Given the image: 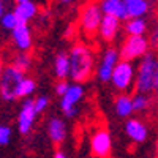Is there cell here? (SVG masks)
<instances>
[{
  "mask_svg": "<svg viewBox=\"0 0 158 158\" xmlns=\"http://www.w3.org/2000/svg\"><path fill=\"white\" fill-rule=\"evenodd\" d=\"M67 89H68V84L65 82L63 79H62V82H59L57 87H56V90H57V94H59V95H63L65 92H67Z\"/></svg>",
  "mask_w": 158,
  "mask_h": 158,
  "instance_id": "27",
  "label": "cell"
},
{
  "mask_svg": "<svg viewBox=\"0 0 158 158\" xmlns=\"http://www.w3.org/2000/svg\"><path fill=\"white\" fill-rule=\"evenodd\" d=\"M13 67H15L16 70H19V71H22V73H25V71L30 68V57H29L27 54H21V56H18Z\"/></svg>",
  "mask_w": 158,
  "mask_h": 158,
  "instance_id": "23",
  "label": "cell"
},
{
  "mask_svg": "<svg viewBox=\"0 0 158 158\" xmlns=\"http://www.w3.org/2000/svg\"><path fill=\"white\" fill-rule=\"evenodd\" d=\"M158 87V63L155 56L146 54L139 65L138 79H136V90L139 94L147 95L152 90H156Z\"/></svg>",
  "mask_w": 158,
  "mask_h": 158,
  "instance_id": "2",
  "label": "cell"
},
{
  "mask_svg": "<svg viewBox=\"0 0 158 158\" xmlns=\"http://www.w3.org/2000/svg\"><path fill=\"white\" fill-rule=\"evenodd\" d=\"M115 112L120 117H130L133 114V103L128 95H120L115 100Z\"/></svg>",
  "mask_w": 158,
  "mask_h": 158,
  "instance_id": "18",
  "label": "cell"
},
{
  "mask_svg": "<svg viewBox=\"0 0 158 158\" xmlns=\"http://www.w3.org/2000/svg\"><path fill=\"white\" fill-rule=\"evenodd\" d=\"M35 115H36V111H35V106H33V100H27L22 104V109L19 112V120H18L19 131L22 135H27L32 130Z\"/></svg>",
  "mask_w": 158,
  "mask_h": 158,
  "instance_id": "10",
  "label": "cell"
},
{
  "mask_svg": "<svg viewBox=\"0 0 158 158\" xmlns=\"http://www.w3.org/2000/svg\"><path fill=\"white\" fill-rule=\"evenodd\" d=\"M33 92H35V82L29 77H24L21 85H19V90H18V98L19 97H29Z\"/></svg>",
  "mask_w": 158,
  "mask_h": 158,
  "instance_id": "21",
  "label": "cell"
},
{
  "mask_svg": "<svg viewBox=\"0 0 158 158\" xmlns=\"http://www.w3.org/2000/svg\"><path fill=\"white\" fill-rule=\"evenodd\" d=\"M16 2H18V3H21V2H27V0H16Z\"/></svg>",
  "mask_w": 158,
  "mask_h": 158,
  "instance_id": "31",
  "label": "cell"
},
{
  "mask_svg": "<svg viewBox=\"0 0 158 158\" xmlns=\"http://www.w3.org/2000/svg\"><path fill=\"white\" fill-rule=\"evenodd\" d=\"M90 149L97 158H108L111 155V149H112V141H111V135L108 130L104 128H98L90 139Z\"/></svg>",
  "mask_w": 158,
  "mask_h": 158,
  "instance_id": "7",
  "label": "cell"
},
{
  "mask_svg": "<svg viewBox=\"0 0 158 158\" xmlns=\"http://www.w3.org/2000/svg\"><path fill=\"white\" fill-rule=\"evenodd\" d=\"M133 65L128 60H118L115 63V67L112 70V74H111V79L114 85L118 89V90H128L130 85L133 84Z\"/></svg>",
  "mask_w": 158,
  "mask_h": 158,
  "instance_id": "6",
  "label": "cell"
},
{
  "mask_svg": "<svg viewBox=\"0 0 158 158\" xmlns=\"http://www.w3.org/2000/svg\"><path fill=\"white\" fill-rule=\"evenodd\" d=\"M149 51V41L144 35H130L118 52V59L131 62L133 59L146 56Z\"/></svg>",
  "mask_w": 158,
  "mask_h": 158,
  "instance_id": "5",
  "label": "cell"
},
{
  "mask_svg": "<svg viewBox=\"0 0 158 158\" xmlns=\"http://www.w3.org/2000/svg\"><path fill=\"white\" fill-rule=\"evenodd\" d=\"M125 10H127V18H142L149 11V3L147 0H127L125 2Z\"/></svg>",
  "mask_w": 158,
  "mask_h": 158,
  "instance_id": "16",
  "label": "cell"
},
{
  "mask_svg": "<svg viewBox=\"0 0 158 158\" xmlns=\"http://www.w3.org/2000/svg\"><path fill=\"white\" fill-rule=\"evenodd\" d=\"M48 104H49V100H48L46 97H40V98L33 100V106H35L36 114H38V112H43V111L48 108Z\"/></svg>",
  "mask_w": 158,
  "mask_h": 158,
  "instance_id": "25",
  "label": "cell"
},
{
  "mask_svg": "<svg viewBox=\"0 0 158 158\" xmlns=\"http://www.w3.org/2000/svg\"><path fill=\"white\" fill-rule=\"evenodd\" d=\"M48 131H49V138L54 144H62L65 136H67V127H65V122L60 120V118L54 117L51 118V122L48 125Z\"/></svg>",
  "mask_w": 158,
  "mask_h": 158,
  "instance_id": "15",
  "label": "cell"
},
{
  "mask_svg": "<svg viewBox=\"0 0 158 158\" xmlns=\"http://www.w3.org/2000/svg\"><path fill=\"white\" fill-rule=\"evenodd\" d=\"M103 15L114 16L118 21L120 19H128L127 18V10H125V2L123 0H103L100 5Z\"/></svg>",
  "mask_w": 158,
  "mask_h": 158,
  "instance_id": "14",
  "label": "cell"
},
{
  "mask_svg": "<svg viewBox=\"0 0 158 158\" xmlns=\"http://www.w3.org/2000/svg\"><path fill=\"white\" fill-rule=\"evenodd\" d=\"M103 18V11L98 3H87L81 11V29L87 38H94L98 33V27Z\"/></svg>",
  "mask_w": 158,
  "mask_h": 158,
  "instance_id": "4",
  "label": "cell"
},
{
  "mask_svg": "<svg viewBox=\"0 0 158 158\" xmlns=\"http://www.w3.org/2000/svg\"><path fill=\"white\" fill-rule=\"evenodd\" d=\"M146 29H147V24L141 18H135V19L128 21V24H127V32L130 35H144Z\"/></svg>",
  "mask_w": 158,
  "mask_h": 158,
  "instance_id": "20",
  "label": "cell"
},
{
  "mask_svg": "<svg viewBox=\"0 0 158 158\" xmlns=\"http://www.w3.org/2000/svg\"><path fill=\"white\" fill-rule=\"evenodd\" d=\"M123 2H127V0H123Z\"/></svg>",
  "mask_w": 158,
  "mask_h": 158,
  "instance_id": "33",
  "label": "cell"
},
{
  "mask_svg": "<svg viewBox=\"0 0 158 158\" xmlns=\"http://www.w3.org/2000/svg\"><path fill=\"white\" fill-rule=\"evenodd\" d=\"M118 21L114 16H108V15H103L101 22H100V27H98V33L101 35V38L104 41H112L115 38L117 32H118Z\"/></svg>",
  "mask_w": 158,
  "mask_h": 158,
  "instance_id": "12",
  "label": "cell"
},
{
  "mask_svg": "<svg viewBox=\"0 0 158 158\" xmlns=\"http://www.w3.org/2000/svg\"><path fill=\"white\" fill-rule=\"evenodd\" d=\"M56 74L59 79H65L70 74V59L67 54H59L56 59Z\"/></svg>",
  "mask_w": 158,
  "mask_h": 158,
  "instance_id": "19",
  "label": "cell"
},
{
  "mask_svg": "<svg viewBox=\"0 0 158 158\" xmlns=\"http://www.w3.org/2000/svg\"><path fill=\"white\" fill-rule=\"evenodd\" d=\"M3 15V3H2V0H0V18H2Z\"/></svg>",
  "mask_w": 158,
  "mask_h": 158,
  "instance_id": "29",
  "label": "cell"
},
{
  "mask_svg": "<svg viewBox=\"0 0 158 158\" xmlns=\"http://www.w3.org/2000/svg\"><path fill=\"white\" fill-rule=\"evenodd\" d=\"M60 2H71V0H60Z\"/></svg>",
  "mask_w": 158,
  "mask_h": 158,
  "instance_id": "32",
  "label": "cell"
},
{
  "mask_svg": "<svg viewBox=\"0 0 158 158\" xmlns=\"http://www.w3.org/2000/svg\"><path fill=\"white\" fill-rule=\"evenodd\" d=\"M56 158H67V156H65V153H62V152H57L56 153Z\"/></svg>",
  "mask_w": 158,
  "mask_h": 158,
  "instance_id": "28",
  "label": "cell"
},
{
  "mask_svg": "<svg viewBox=\"0 0 158 158\" xmlns=\"http://www.w3.org/2000/svg\"><path fill=\"white\" fill-rule=\"evenodd\" d=\"M2 71H3V65H2V59H0V74H2Z\"/></svg>",
  "mask_w": 158,
  "mask_h": 158,
  "instance_id": "30",
  "label": "cell"
},
{
  "mask_svg": "<svg viewBox=\"0 0 158 158\" xmlns=\"http://www.w3.org/2000/svg\"><path fill=\"white\" fill-rule=\"evenodd\" d=\"M10 138H11V130L8 127H3L0 125V146H5V144L10 142Z\"/></svg>",
  "mask_w": 158,
  "mask_h": 158,
  "instance_id": "26",
  "label": "cell"
},
{
  "mask_svg": "<svg viewBox=\"0 0 158 158\" xmlns=\"http://www.w3.org/2000/svg\"><path fill=\"white\" fill-rule=\"evenodd\" d=\"M11 32H13V38H15V41L21 51H29L32 48V35H30V29H29L27 22H18L16 27Z\"/></svg>",
  "mask_w": 158,
  "mask_h": 158,
  "instance_id": "11",
  "label": "cell"
},
{
  "mask_svg": "<svg viewBox=\"0 0 158 158\" xmlns=\"http://www.w3.org/2000/svg\"><path fill=\"white\" fill-rule=\"evenodd\" d=\"M24 79V73L15 67H8L0 74V95L5 100L18 98V90Z\"/></svg>",
  "mask_w": 158,
  "mask_h": 158,
  "instance_id": "3",
  "label": "cell"
},
{
  "mask_svg": "<svg viewBox=\"0 0 158 158\" xmlns=\"http://www.w3.org/2000/svg\"><path fill=\"white\" fill-rule=\"evenodd\" d=\"M131 103H133V111H146L150 104V100L147 95L139 94L135 98H131Z\"/></svg>",
  "mask_w": 158,
  "mask_h": 158,
  "instance_id": "22",
  "label": "cell"
},
{
  "mask_svg": "<svg viewBox=\"0 0 158 158\" xmlns=\"http://www.w3.org/2000/svg\"><path fill=\"white\" fill-rule=\"evenodd\" d=\"M84 97V89L81 84H74V85H68L67 92L62 95V101H60V106L65 112L67 117H74L77 112V103L82 100Z\"/></svg>",
  "mask_w": 158,
  "mask_h": 158,
  "instance_id": "8",
  "label": "cell"
},
{
  "mask_svg": "<svg viewBox=\"0 0 158 158\" xmlns=\"http://www.w3.org/2000/svg\"><path fill=\"white\" fill-rule=\"evenodd\" d=\"M18 22H19V21L16 19L15 13H6V15H2V24H3V27L8 29V30L15 29Z\"/></svg>",
  "mask_w": 158,
  "mask_h": 158,
  "instance_id": "24",
  "label": "cell"
},
{
  "mask_svg": "<svg viewBox=\"0 0 158 158\" xmlns=\"http://www.w3.org/2000/svg\"><path fill=\"white\" fill-rule=\"evenodd\" d=\"M118 62V51H115L114 48H109L103 56V60L98 67V77L100 81L103 82H108L111 81V74H112V70L115 67V63Z\"/></svg>",
  "mask_w": 158,
  "mask_h": 158,
  "instance_id": "9",
  "label": "cell"
},
{
  "mask_svg": "<svg viewBox=\"0 0 158 158\" xmlns=\"http://www.w3.org/2000/svg\"><path fill=\"white\" fill-rule=\"evenodd\" d=\"M13 13H15V16H16V19H18L19 22H29V21L36 15V13H38V8H36L35 3H32L30 0H27V2L18 3L16 10L13 11Z\"/></svg>",
  "mask_w": 158,
  "mask_h": 158,
  "instance_id": "17",
  "label": "cell"
},
{
  "mask_svg": "<svg viewBox=\"0 0 158 158\" xmlns=\"http://www.w3.org/2000/svg\"><path fill=\"white\" fill-rule=\"evenodd\" d=\"M70 74L74 82H85L94 71V56L87 46L76 44L70 52Z\"/></svg>",
  "mask_w": 158,
  "mask_h": 158,
  "instance_id": "1",
  "label": "cell"
},
{
  "mask_svg": "<svg viewBox=\"0 0 158 158\" xmlns=\"http://www.w3.org/2000/svg\"><path fill=\"white\" fill-rule=\"evenodd\" d=\"M125 131L130 139H133L135 142H144L147 139V127L144 125L141 120L138 118H130V120L125 123Z\"/></svg>",
  "mask_w": 158,
  "mask_h": 158,
  "instance_id": "13",
  "label": "cell"
}]
</instances>
